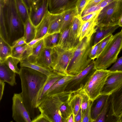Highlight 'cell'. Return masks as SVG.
Listing matches in <instances>:
<instances>
[{
	"label": "cell",
	"instance_id": "24",
	"mask_svg": "<svg viewBox=\"0 0 122 122\" xmlns=\"http://www.w3.org/2000/svg\"><path fill=\"white\" fill-rule=\"evenodd\" d=\"M32 49V46H29L26 43L20 46L12 47L11 56L21 61L27 59L30 54Z\"/></svg>",
	"mask_w": 122,
	"mask_h": 122
},
{
	"label": "cell",
	"instance_id": "34",
	"mask_svg": "<svg viewBox=\"0 0 122 122\" xmlns=\"http://www.w3.org/2000/svg\"><path fill=\"white\" fill-rule=\"evenodd\" d=\"M60 33L48 34L43 39L45 47L53 48L57 46Z\"/></svg>",
	"mask_w": 122,
	"mask_h": 122
},
{
	"label": "cell",
	"instance_id": "8",
	"mask_svg": "<svg viewBox=\"0 0 122 122\" xmlns=\"http://www.w3.org/2000/svg\"><path fill=\"white\" fill-rule=\"evenodd\" d=\"M75 46L65 49L56 46L52 48L51 68L53 71L64 76L68 75L67 68L75 50Z\"/></svg>",
	"mask_w": 122,
	"mask_h": 122
},
{
	"label": "cell",
	"instance_id": "60",
	"mask_svg": "<svg viewBox=\"0 0 122 122\" xmlns=\"http://www.w3.org/2000/svg\"><path fill=\"white\" fill-rule=\"evenodd\" d=\"M121 33H122V29L121 30V31L120 32Z\"/></svg>",
	"mask_w": 122,
	"mask_h": 122
},
{
	"label": "cell",
	"instance_id": "32",
	"mask_svg": "<svg viewBox=\"0 0 122 122\" xmlns=\"http://www.w3.org/2000/svg\"><path fill=\"white\" fill-rule=\"evenodd\" d=\"M18 13L24 24L29 18V10L23 0H15Z\"/></svg>",
	"mask_w": 122,
	"mask_h": 122
},
{
	"label": "cell",
	"instance_id": "41",
	"mask_svg": "<svg viewBox=\"0 0 122 122\" xmlns=\"http://www.w3.org/2000/svg\"><path fill=\"white\" fill-rule=\"evenodd\" d=\"M102 40L96 45L92 46L89 55L90 57L92 60H94L97 58L100 45Z\"/></svg>",
	"mask_w": 122,
	"mask_h": 122
},
{
	"label": "cell",
	"instance_id": "59",
	"mask_svg": "<svg viewBox=\"0 0 122 122\" xmlns=\"http://www.w3.org/2000/svg\"><path fill=\"white\" fill-rule=\"evenodd\" d=\"M39 0H31V2L32 3L35 2Z\"/></svg>",
	"mask_w": 122,
	"mask_h": 122
},
{
	"label": "cell",
	"instance_id": "3",
	"mask_svg": "<svg viewBox=\"0 0 122 122\" xmlns=\"http://www.w3.org/2000/svg\"><path fill=\"white\" fill-rule=\"evenodd\" d=\"M3 6L8 43L12 46L14 41L23 36L24 24L17 10L15 0H8Z\"/></svg>",
	"mask_w": 122,
	"mask_h": 122
},
{
	"label": "cell",
	"instance_id": "12",
	"mask_svg": "<svg viewBox=\"0 0 122 122\" xmlns=\"http://www.w3.org/2000/svg\"><path fill=\"white\" fill-rule=\"evenodd\" d=\"M122 87V71H113L107 78L101 94L110 95Z\"/></svg>",
	"mask_w": 122,
	"mask_h": 122
},
{
	"label": "cell",
	"instance_id": "39",
	"mask_svg": "<svg viewBox=\"0 0 122 122\" xmlns=\"http://www.w3.org/2000/svg\"><path fill=\"white\" fill-rule=\"evenodd\" d=\"M93 102L90 100L87 107L82 116V122H94L92 118L91 112V108Z\"/></svg>",
	"mask_w": 122,
	"mask_h": 122
},
{
	"label": "cell",
	"instance_id": "23",
	"mask_svg": "<svg viewBox=\"0 0 122 122\" xmlns=\"http://www.w3.org/2000/svg\"><path fill=\"white\" fill-rule=\"evenodd\" d=\"M110 95L114 112L119 118L122 115V87Z\"/></svg>",
	"mask_w": 122,
	"mask_h": 122
},
{
	"label": "cell",
	"instance_id": "49",
	"mask_svg": "<svg viewBox=\"0 0 122 122\" xmlns=\"http://www.w3.org/2000/svg\"><path fill=\"white\" fill-rule=\"evenodd\" d=\"M103 0H88L85 6L84 9L92 6L99 4Z\"/></svg>",
	"mask_w": 122,
	"mask_h": 122
},
{
	"label": "cell",
	"instance_id": "15",
	"mask_svg": "<svg viewBox=\"0 0 122 122\" xmlns=\"http://www.w3.org/2000/svg\"><path fill=\"white\" fill-rule=\"evenodd\" d=\"M82 22L81 15L78 14L74 17L69 32V37L74 47L78 44L79 41L81 27Z\"/></svg>",
	"mask_w": 122,
	"mask_h": 122
},
{
	"label": "cell",
	"instance_id": "43",
	"mask_svg": "<svg viewBox=\"0 0 122 122\" xmlns=\"http://www.w3.org/2000/svg\"><path fill=\"white\" fill-rule=\"evenodd\" d=\"M113 35L112 34H110L103 39L101 43L97 58L100 55L108 42L112 38Z\"/></svg>",
	"mask_w": 122,
	"mask_h": 122
},
{
	"label": "cell",
	"instance_id": "5",
	"mask_svg": "<svg viewBox=\"0 0 122 122\" xmlns=\"http://www.w3.org/2000/svg\"><path fill=\"white\" fill-rule=\"evenodd\" d=\"M71 91L47 96L38 106L40 113L46 116L50 122H63L59 109L68 98Z\"/></svg>",
	"mask_w": 122,
	"mask_h": 122
},
{
	"label": "cell",
	"instance_id": "58",
	"mask_svg": "<svg viewBox=\"0 0 122 122\" xmlns=\"http://www.w3.org/2000/svg\"><path fill=\"white\" fill-rule=\"evenodd\" d=\"M119 122H122V115L119 117Z\"/></svg>",
	"mask_w": 122,
	"mask_h": 122
},
{
	"label": "cell",
	"instance_id": "11",
	"mask_svg": "<svg viewBox=\"0 0 122 122\" xmlns=\"http://www.w3.org/2000/svg\"><path fill=\"white\" fill-rule=\"evenodd\" d=\"M95 61L93 60L91 63L84 69L78 75L75 76L68 83L65 91H73L83 87L91 71L95 69Z\"/></svg>",
	"mask_w": 122,
	"mask_h": 122
},
{
	"label": "cell",
	"instance_id": "9",
	"mask_svg": "<svg viewBox=\"0 0 122 122\" xmlns=\"http://www.w3.org/2000/svg\"><path fill=\"white\" fill-rule=\"evenodd\" d=\"M12 117L16 122H32L20 93L14 94L12 98Z\"/></svg>",
	"mask_w": 122,
	"mask_h": 122
},
{
	"label": "cell",
	"instance_id": "30",
	"mask_svg": "<svg viewBox=\"0 0 122 122\" xmlns=\"http://www.w3.org/2000/svg\"><path fill=\"white\" fill-rule=\"evenodd\" d=\"M12 47L0 36V62H3L11 56Z\"/></svg>",
	"mask_w": 122,
	"mask_h": 122
},
{
	"label": "cell",
	"instance_id": "28",
	"mask_svg": "<svg viewBox=\"0 0 122 122\" xmlns=\"http://www.w3.org/2000/svg\"><path fill=\"white\" fill-rule=\"evenodd\" d=\"M70 26L60 33L57 46L59 47L65 49H69L75 47L73 46L69 36Z\"/></svg>",
	"mask_w": 122,
	"mask_h": 122
},
{
	"label": "cell",
	"instance_id": "40",
	"mask_svg": "<svg viewBox=\"0 0 122 122\" xmlns=\"http://www.w3.org/2000/svg\"><path fill=\"white\" fill-rule=\"evenodd\" d=\"M82 100L81 107L82 114V118L87 107L89 101L90 100L87 95L83 91L82 88L81 91Z\"/></svg>",
	"mask_w": 122,
	"mask_h": 122
},
{
	"label": "cell",
	"instance_id": "48",
	"mask_svg": "<svg viewBox=\"0 0 122 122\" xmlns=\"http://www.w3.org/2000/svg\"><path fill=\"white\" fill-rule=\"evenodd\" d=\"M26 43V40L24 36L14 41L12 44V47L17 46Z\"/></svg>",
	"mask_w": 122,
	"mask_h": 122
},
{
	"label": "cell",
	"instance_id": "31",
	"mask_svg": "<svg viewBox=\"0 0 122 122\" xmlns=\"http://www.w3.org/2000/svg\"><path fill=\"white\" fill-rule=\"evenodd\" d=\"M21 67L29 68L39 71L47 76L53 72L50 69L28 61L26 59L20 61Z\"/></svg>",
	"mask_w": 122,
	"mask_h": 122
},
{
	"label": "cell",
	"instance_id": "14",
	"mask_svg": "<svg viewBox=\"0 0 122 122\" xmlns=\"http://www.w3.org/2000/svg\"><path fill=\"white\" fill-rule=\"evenodd\" d=\"M64 76L53 71L48 76L45 84L39 94L36 101V106L37 107L45 98L46 94L51 87L56 81Z\"/></svg>",
	"mask_w": 122,
	"mask_h": 122
},
{
	"label": "cell",
	"instance_id": "50",
	"mask_svg": "<svg viewBox=\"0 0 122 122\" xmlns=\"http://www.w3.org/2000/svg\"><path fill=\"white\" fill-rule=\"evenodd\" d=\"M82 114L81 107L75 118V122H82Z\"/></svg>",
	"mask_w": 122,
	"mask_h": 122
},
{
	"label": "cell",
	"instance_id": "4",
	"mask_svg": "<svg viewBox=\"0 0 122 122\" xmlns=\"http://www.w3.org/2000/svg\"><path fill=\"white\" fill-rule=\"evenodd\" d=\"M122 49V33L120 32L113 36L95 61V69H106L114 63Z\"/></svg>",
	"mask_w": 122,
	"mask_h": 122
},
{
	"label": "cell",
	"instance_id": "36",
	"mask_svg": "<svg viewBox=\"0 0 122 122\" xmlns=\"http://www.w3.org/2000/svg\"><path fill=\"white\" fill-rule=\"evenodd\" d=\"M20 61L19 59L10 56L7 58L4 62L14 72L19 74L20 70L17 65Z\"/></svg>",
	"mask_w": 122,
	"mask_h": 122
},
{
	"label": "cell",
	"instance_id": "20",
	"mask_svg": "<svg viewBox=\"0 0 122 122\" xmlns=\"http://www.w3.org/2000/svg\"><path fill=\"white\" fill-rule=\"evenodd\" d=\"M52 48L44 47L40 55L36 58L34 63L53 71L51 68Z\"/></svg>",
	"mask_w": 122,
	"mask_h": 122
},
{
	"label": "cell",
	"instance_id": "10",
	"mask_svg": "<svg viewBox=\"0 0 122 122\" xmlns=\"http://www.w3.org/2000/svg\"><path fill=\"white\" fill-rule=\"evenodd\" d=\"M48 0H39L33 3L29 11V19L36 27L48 12Z\"/></svg>",
	"mask_w": 122,
	"mask_h": 122
},
{
	"label": "cell",
	"instance_id": "27",
	"mask_svg": "<svg viewBox=\"0 0 122 122\" xmlns=\"http://www.w3.org/2000/svg\"><path fill=\"white\" fill-rule=\"evenodd\" d=\"M78 14L77 10L76 7L63 12L60 33L71 26L74 17Z\"/></svg>",
	"mask_w": 122,
	"mask_h": 122
},
{
	"label": "cell",
	"instance_id": "16",
	"mask_svg": "<svg viewBox=\"0 0 122 122\" xmlns=\"http://www.w3.org/2000/svg\"><path fill=\"white\" fill-rule=\"evenodd\" d=\"M75 76L68 75L64 76L55 83L47 92L46 98L65 91L68 83Z\"/></svg>",
	"mask_w": 122,
	"mask_h": 122
},
{
	"label": "cell",
	"instance_id": "22",
	"mask_svg": "<svg viewBox=\"0 0 122 122\" xmlns=\"http://www.w3.org/2000/svg\"><path fill=\"white\" fill-rule=\"evenodd\" d=\"M63 12L58 14L51 13L47 33L48 34L60 33V29L63 20Z\"/></svg>",
	"mask_w": 122,
	"mask_h": 122
},
{
	"label": "cell",
	"instance_id": "45",
	"mask_svg": "<svg viewBox=\"0 0 122 122\" xmlns=\"http://www.w3.org/2000/svg\"><path fill=\"white\" fill-rule=\"evenodd\" d=\"M88 0H78L77 2L76 7L78 14L81 15Z\"/></svg>",
	"mask_w": 122,
	"mask_h": 122
},
{
	"label": "cell",
	"instance_id": "47",
	"mask_svg": "<svg viewBox=\"0 0 122 122\" xmlns=\"http://www.w3.org/2000/svg\"><path fill=\"white\" fill-rule=\"evenodd\" d=\"M32 122H50L49 120L44 115L40 114L34 119Z\"/></svg>",
	"mask_w": 122,
	"mask_h": 122
},
{
	"label": "cell",
	"instance_id": "19",
	"mask_svg": "<svg viewBox=\"0 0 122 122\" xmlns=\"http://www.w3.org/2000/svg\"><path fill=\"white\" fill-rule=\"evenodd\" d=\"M119 27L118 25L108 26L97 25L96 27L92 46L97 44L108 35L112 34Z\"/></svg>",
	"mask_w": 122,
	"mask_h": 122
},
{
	"label": "cell",
	"instance_id": "6",
	"mask_svg": "<svg viewBox=\"0 0 122 122\" xmlns=\"http://www.w3.org/2000/svg\"><path fill=\"white\" fill-rule=\"evenodd\" d=\"M113 72L109 70L97 69L88 77L82 89L93 102L101 95L107 78Z\"/></svg>",
	"mask_w": 122,
	"mask_h": 122
},
{
	"label": "cell",
	"instance_id": "44",
	"mask_svg": "<svg viewBox=\"0 0 122 122\" xmlns=\"http://www.w3.org/2000/svg\"><path fill=\"white\" fill-rule=\"evenodd\" d=\"M102 10L99 4L92 6L84 9L81 15V17L93 12Z\"/></svg>",
	"mask_w": 122,
	"mask_h": 122
},
{
	"label": "cell",
	"instance_id": "56",
	"mask_svg": "<svg viewBox=\"0 0 122 122\" xmlns=\"http://www.w3.org/2000/svg\"><path fill=\"white\" fill-rule=\"evenodd\" d=\"M8 0H0V4L4 6Z\"/></svg>",
	"mask_w": 122,
	"mask_h": 122
},
{
	"label": "cell",
	"instance_id": "33",
	"mask_svg": "<svg viewBox=\"0 0 122 122\" xmlns=\"http://www.w3.org/2000/svg\"><path fill=\"white\" fill-rule=\"evenodd\" d=\"M44 47L43 39L32 46L31 53L26 59L29 62L34 63L36 58L40 55Z\"/></svg>",
	"mask_w": 122,
	"mask_h": 122
},
{
	"label": "cell",
	"instance_id": "51",
	"mask_svg": "<svg viewBox=\"0 0 122 122\" xmlns=\"http://www.w3.org/2000/svg\"><path fill=\"white\" fill-rule=\"evenodd\" d=\"M47 34L44 36L35 39L27 44L29 46H32L34 45L39 41L43 39Z\"/></svg>",
	"mask_w": 122,
	"mask_h": 122
},
{
	"label": "cell",
	"instance_id": "38",
	"mask_svg": "<svg viewBox=\"0 0 122 122\" xmlns=\"http://www.w3.org/2000/svg\"><path fill=\"white\" fill-rule=\"evenodd\" d=\"M111 101V98L110 95L103 108L94 122H105Z\"/></svg>",
	"mask_w": 122,
	"mask_h": 122
},
{
	"label": "cell",
	"instance_id": "21",
	"mask_svg": "<svg viewBox=\"0 0 122 122\" xmlns=\"http://www.w3.org/2000/svg\"><path fill=\"white\" fill-rule=\"evenodd\" d=\"M97 17L82 23L79 38V41L85 37L89 36L95 32L96 27L97 25Z\"/></svg>",
	"mask_w": 122,
	"mask_h": 122
},
{
	"label": "cell",
	"instance_id": "17",
	"mask_svg": "<svg viewBox=\"0 0 122 122\" xmlns=\"http://www.w3.org/2000/svg\"><path fill=\"white\" fill-rule=\"evenodd\" d=\"M16 74L4 62H0V81L14 86L16 84Z\"/></svg>",
	"mask_w": 122,
	"mask_h": 122
},
{
	"label": "cell",
	"instance_id": "35",
	"mask_svg": "<svg viewBox=\"0 0 122 122\" xmlns=\"http://www.w3.org/2000/svg\"><path fill=\"white\" fill-rule=\"evenodd\" d=\"M68 99L61 105L59 109L63 122H66L68 118L73 113L69 104Z\"/></svg>",
	"mask_w": 122,
	"mask_h": 122
},
{
	"label": "cell",
	"instance_id": "54",
	"mask_svg": "<svg viewBox=\"0 0 122 122\" xmlns=\"http://www.w3.org/2000/svg\"><path fill=\"white\" fill-rule=\"evenodd\" d=\"M28 8L29 11L32 5V3L31 0H23Z\"/></svg>",
	"mask_w": 122,
	"mask_h": 122
},
{
	"label": "cell",
	"instance_id": "29",
	"mask_svg": "<svg viewBox=\"0 0 122 122\" xmlns=\"http://www.w3.org/2000/svg\"><path fill=\"white\" fill-rule=\"evenodd\" d=\"M36 33V27L32 24L30 19L24 24V34L26 44L34 39Z\"/></svg>",
	"mask_w": 122,
	"mask_h": 122
},
{
	"label": "cell",
	"instance_id": "18",
	"mask_svg": "<svg viewBox=\"0 0 122 122\" xmlns=\"http://www.w3.org/2000/svg\"><path fill=\"white\" fill-rule=\"evenodd\" d=\"M83 87L76 90L71 91L68 97V103L72 109L75 118L81 107V91Z\"/></svg>",
	"mask_w": 122,
	"mask_h": 122
},
{
	"label": "cell",
	"instance_id": "26",
	"mask_svg": "<svg viewBox=\"0 0 122 122\" xmlns=\"http://www.w3.org/2000/svg\"><path fill=\"white\" fill-rule=\"evenodd\" d=\"M51 15V13L48 11L41 22L36 27V33L35 39L44 36L47 34Z\"/></svg>",
	"mask_w": 122,
	"mask_h": 122
},
{
	"label": "cell",
	"instance_id": "46",
	"mask_svg": "<svg viewBox=\"0 0 122 122\" xmlns=\"http://www.w3.org/2000/svg\"><path fill=\"white\" fill-rule=\"evenodd\" d=\"M101 10L92 12L81 17L82 23L97 16Z\"/></svg>",
	"mask_w": 122,
	"mask_h": 122
},
{
	"label": "cell",
	"instance_id": "1",
	"mask_svg": "<svg viewBox=\"0 0 122 122\" xmlns=\"http://www.w3.org/2000/svg\"><path fill=\"white\" fill-rule=\"evenodd\" d=\"M20 70L19 75L21 83V94L24 105L32 120L40 114L37 107V100L48 76L28 67H21Z\"/></svg>",
	"mask_w": 122,
	"mask_h": 122
},
{
	"label": "cell",
	"instance_id": "13",
	"mask_svg": "<svg viewBox=\"0 0 122 122\" xmlns=\"http://www.w3.org/2000/svg\"><path fill=\"white\" fill-rule=\"evenodd\" d=\"M48 10L51 13H62L76 7L78 0H48Z\"/></svg>",
	"mask_w": 122,
	"mask_h": 122
},
{
	"label": "cell",
	"instance_id": "53",
	"mask_svg": "<svg viewBox=\"0 0 122 122\" xmlns=\"http://www.w3.org/2000/svg\"><path fill=\"white\" fill-rule=\"evenodd\" d=\"M114 0H103L99 4L101 9Z\"/></svg>",
	"mask_w": 122,
	"mask_h": 122
},
{
	"label": "cell",
	"instance_id": "25",
	"mask_svg": "<svg viewBox=\"0 0 122 122\" xmlns=\"http://www.w3.org/2000/svg\"><path fill=\"white\" fill-rule=\"evenodd\" d=\"M109 95H101L96 99V101L91 113L94 122L98 117L103 108Z\"/></svg>",
	"mask_w": 122,
	"mask_h": 122
},
{
	"label": "cell",
	"instance_id": "37",
	"mask_svg": "<svg viewBox=\"0 0 122 122\" xmlns=\"http://www.w3.org/2000/svg\"><path fill=\"white\" fill-rule=\"evenodd\" d=\"M0 36L8 43V38L6 31L3 6L0 4Z\"/></svg>",
	"mask_w": 122,
	"mask_h": 122
},
{
	"label": "cell",
	"instance_id": "7",
	"mask_svg": "<svg viewBox=\"0 0 122 122\" xmlns=\"http://www.w3.org/2000/svg\"><path fill=\"white\" fill-rule=\"evenodd\" d=\"M122 15V0H114L100 11L97 17V25L102 26L118 25Z\"/></svg>",
	"mask_w": 122,
	"mask_h": 122
},
{
	"label": "cell",
	"instance_id": "42",
	"mask_svg": "<svg viewBox=\"0 0 122 122\" xmlns=\"http://www.w3.org/2000/svg\"><path fill=\"white\" fill-rule=\"evenodd\" d=\"M108 70L112 71H122V56L117 59L113 65Z\"/></svg>",
	"mask_w": 122,
	"mask_h": 122
},
{
	"label": "cell",
	"instance_id": "57",
	"mask_svg": "<svg viewBox=\"0 0 122 122\" xmlns=\"http://www.w3.org/2000/svg\"><path fill=\"white\" fill-rule=\"evenodd\" d=\"M118 25L122 27V15L119 20Z\"/></svg>",
	"mask_w": 122,
	"mask_h": 122
},
{
	"label": "cell",
	"instance_id": "55",
	"mask_svg": "<svg viewBox=\"0 0 122 122\" xmlns=\"http://www.w3.org/2000/svg\"><path fill=\"white\" fill-rule=\"evenodd\" d=\"M66 122H75V117L73 113L68 118Z\"/></svg>",
	"mask_w": 122,
	"mask_h": 122
},
{
	"label": "cell",
	"instance_id": "2",
	"mask_svg": "<svg viewBox=\"0 0 122 122\" xmlns=\"http://www.w3.org/2000/svg\"><path fill=\"white\" fill-rule=\"evenodd\" d=\"M94 33L79 41L68 66L67 71L69 75L76 76L84 69L93 60L89 56L93 44Z\"/></svg>",
	"mask_w": 122,
	"mask_h": 122
},
{
	"label": "cell",
	"instance_id": "52",
	"mask_svg": "<svg viewBox=\"0 0 122 122\" xmlns=\"http://www.w3.org/2000/svg\"><path fill=\"white\" fill-rule=\"evenodd\" d=\"M5 83L4 82L0 81V101L1 100L3 94Z\"/></svg>",
	"mask_w": 122,
	"mask_h": 122
}]
</instances>
